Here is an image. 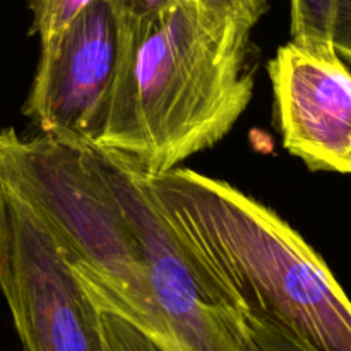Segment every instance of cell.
<instances>
[{"label":"cell","instance_id":"cell-12","mask_svg":"<svg viewBox=\"0 0 351 351\" xmlns=\"http://www.w3.org/2000/svg\"><path fill=\"white\" fill-rule=\"evenodd\" d=\"M119 23H130L165 12L185 0H106Z\"/></svg>","mask_w":351,"mask_h":351},{"label":"cell","instance_id":"cell-1","mask_svg":"<svg viewBox=\"0 0 351 351\" xmlns=\"http://www.w3.org/2000/svg\"><path fill=\"white\" fill-rule=\"evenodd\" d=\"M119 29L115 77L93 144L163 175L219 143L249 106L250 27L185 0Z\"/></svg>","mask_w":351,"mask_h":351},{"label":"cell","instance_id":"cell-6","mask_svg":"<svg viewBox=\"0 0 351 351\" xmlns=\"http://www.w3.org/2000/svg\"><path fill=\"white\" fill-rule=\"evenodd\" d=\"M267 71L285 149L314 171L351 175V69L335 47L290 41Z\"/></svg>","mask_w":351,"mask_h":351},{"label":"cell","instance_id":"cell-4","mask_svg":"<svg viewBox=\"0 0 351 351\" xmlns=\"http://www.w3.org/2000/svg\"><path fill=\"white\" fill-rule=\"evenodd\" d=\"M0 293L24 351H110L99 312L69 269L53 233L0 180Z\"/></svg>","mask_w":351,"mask_h":351},{"label":"cell","instance_id":"cell-5","mask_svg":"<svg viewBox=\"0 0 351 351\" xmlns=\"http://www.w3.org/2000/svg\"><path fill=\"white\" fill-rule=\"evenodd\" d=\"M120 29L106 0L40 41V60L23 113L41 134L95 143L117 71Z\"/></svg>","mask_w":351,"mask_h":351},{"label":"cell","instance_id":"cell-3","mask_svg":"<svg viewBox=\"0 0 351 351\" xmlns=\"http://www.w3.org/2000/svg\"><path fill=\"white\" fill-rule=\"evenodd\" d=\"M0 180L40 213L96 311L139 331L149 324L154 307L143 247L91 143L0 127Z\"/></svg>","mask_w":351,"mask_h":351},{"label":"cell","instance_id":"cell-2","mask_svg":"<svg viewBox=\"0 0 351 351\" xmlns=\"http://www.w3.org/2000/svg\"><path fill=\"white\" fill-rule=\"evenodd\" d=\"M147 184L202 278L315 351H351V302L278 213L226 182L173 168Z\"/></svg>","mask_w":351,"mask_h":351},{"label":"cell","instance_id":"cell-8","mask_svg":"<svg viewBox=\"0 0 351 351\" xmlns=\"http://www.w3.org/2000/svg\"><path fill=\"white\" fill-rule=\"evenodd\" d=\"M98 0H29L33 12L31 33L40 41L62 33L79 14Z\"/></svg>","mask_w":351,"mask_h":351},{"label":"cell","instance_id":"cell-10","mask_svg":"<svg viewBox=\"0 0 351 351\" xmlns=\"http://www.w3.org/2000/svg\"><path fill=\"white\" fill-rule=\"evenodd\" d=\"M245 315L250 328H252L254 336H256V339L263 346L264 351H315L304 339L295 336L288 329L281 328L276 322L261 317V315L250 314L247 311Z\"/></svg>","mask_w":351,"mask_h":351},{"label":"cell","instance_id":"cell-11","mask_svg":"<svg viewBox=\"0 0 351 351\" xmlns=\"http://www.w3.org/2000/svg\"><path fill=\"white\" fill-rule=\"evenodd\" d=\"M208 12L230 17L252 29L267 10V0H189Z\"/></svg>","mask_w":351,"mask_h":351},{"label":"cell","instance_id":"cell-7","mask_svg":"<svg viewBox=\"0 0 351 351\" xmlns=\"http://www.w3.org/2000/svg\"><path fill=\"white\" fill-rule=\"evenodd\" d=\"M335 0H291V41L332 45Z\"/></svg>","mask_w":351,"mask_h":351},{"label":"cell","instance_id":"cell-13","mask_svg":"<svg viewBox=\"0 0 351 351\" xmlns=\"http://www.w3.org/2000/svg\"><path fill=\"white\" fill-rule=\"evenodd\" d=\"M331 41L339 57L351 69V0H335Z\"/></svg>","mask_w":351,"mask_h":351},{"label":"cell","instance_id":"cell-9","mask_svg":"<svg viewBox=\"0 0 351 351\" xmlns=\"http://www.w3.org/2000/svg\"><path fill=\"white\" fill-rule=\"evenodd\" d=\"M99 322L110 351H160L151 339L119 315L99 312Z\"/></svg>","mask_w":351,"mask_h":351}]
</instances>
